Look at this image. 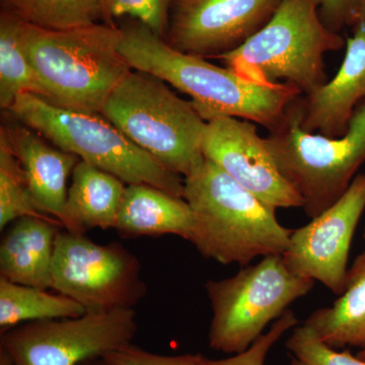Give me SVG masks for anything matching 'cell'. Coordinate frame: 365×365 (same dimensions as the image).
Listing matches in <instances>:
<instances>
[{
    "label": "cell",
    "instance_id": "cell-1",
    "mask_svg": "<svg viewBox=\"0 0 365 365\" xmlns=\"http://www.w3.org/2000/svg\"><path fill=\"white\" fill-rule=\"evenodd\" d=\"M121 30L120 51L131 68L153 74L190 96L206 122L216 117H235L271 131L282 121L289 105L302 95L292 83L259 85L227 67L179 51L140 21Z\"/></svg>",
    "mask_w": 365,
    "mask_h": 365
},
{
    "label": "cell",
    "instance_id": "cell-31",
    "mask_svg": "<svg viewBox=\"0 0 365 365\" xmlns=\"http://www.w3.org/2000/svg\"><path fill=\"white\" fill-rule=\"evenodd\" d=\"M359 18L365 20V0H359Z\"/></svg>",
    "mask_w": 365,
    "mask_h": 365
},
{
    "label": "cell",
    "instance_id": "cell-28",
    "mask_svg": "<svg viewBox=\"0 0 365 365\" xmlns=\"http://www.w3.org/2000/svg\"><path fill=\"white\" fill-rule=\"evenodd\" d=\"M319 14L330 30L339 33L343 26L359 20V0H321Z\"/></svg>",
    "mask_w": 365,
    "mask_h": 365
},
{
    "label": "cell",
    "instance_id": "cell-18",
    "mask_svg": "<svg viewBox=\"0 0 365 365\" xmlns=\"http://www.w3.org/2000/svg\"><path fill=\"white\" fill-rule=\"evenodd\" d=\"M71 175L60 218L62 227L78 235H86L95 228H114L127 185L114 175L81 160Z\"/></svg>",
    "mask_w": 365,
    "mask_h": 365
},
{
    "label": "cell",
    "instance_id": "cell-24",
    "mask_svg": "<svg viewBox=\"0 0 365 365\" xmlns=\"http://www.w3.org/2000/svg\"><path fill=\"white\" fill-rule=\"evenodd\" d=\"M285 346L292 365H365L359 356L327 345L306 324L295 327Z\"/></svg>",
    "mask_w": 365,
    "mask_h": 365
},
{
    "label": "cell",
    "instance_id": "cell-7",
    "mask_svg": "<svg viewBox=\"0 0 365 365\" xmlns=\"http://www.w3.org/2000/svg\"><path fill=\"white\" fill-rule=\"evenodd\" d=\"M290 105L265 143L282 176L302 197L304 213L313 220L339 200L365 163V100L344 135L333 138L302 130Z\"/></svg>",
    "mask_w": 365,
    "mask_h": 365
},
{
    "label": "cell",
    "instance_id": "cell-10",
    "mask_svg": "<svg viewBox=\"0 0 365 365\" xmlns=\"http://www.w3.org/2000/svg\"><path fill=\"white\" fill-rule=\"evenodd\" d=\"M136 333L134 309H115L21 324L0 333V349L14 365H81L131 345Z\"/></svg>",
    "mask_w": 365,
    "mask_h": 365
},
{
    "label": "cell",
    "instance_id": "cell-14",
    "mask_svg": "<svg viewBox=\"0 0 365 365\" xmlns=\"http://www.w3.org/2000/svg\"><path fill=\"white\" fill-rule=\"evenodd\" d=\"M365 100V20L359 18L352 37L346 41V53L339 71L317 90L299 96L292 103L300 128L307 133L340 137Z\"/></svg>",
    "mask_w": 365,
    "mask_h": 365
},
{
    "label": "cell",
    "instance_id": "cell-26",
    "mask_svg": "<svg viewBox=\"0 0 365 365\" xmlns=\"http://www.w3.org/2000/svg\"><path fill=\"white\" fill-rule=\"evenodd\" d=\"M299 325L294 311L287 309L279 319L273 322L268 332L264 333L246 351L237 353L225 359H204L203 365H265L271 348L290 329Z\"/></svg>",
    "mask_w": 365,
    "mask_h": 365
},
{
    "label": "cell",
    "instance_id": "cell-32",
    "mask_svg": "<svg viewBox=\"0 0 365 365\" xmlns=\"http://www.w3.org/2000/svg\"><path fill=\"white\" fill-rule=\"evenodd\" d=\"M357 356H359V359L365 360V348H364V349H361V351L359 352Z\"/></svg>",
    "mask_w": 365,
    "mask_h": 365
},
{
    "label": "cell",
    "instance_id": "cell-2",
    "mask_svg": "<svg viewBox=\"0 0 365 365\" xmlns=\"http://www.w3.org/2000/svg\"><path fill=\"white\" fill-rule=\"evenodd\" d=\"M182 198L194 215L190 242L208 260L245 267L288 248L294 230L278 222L276 209L206 158L184 178Z\"/></svg>",
    "mask_w": 365,
    "mask_h": 365
},
{
    "label": "cell",
    "instance_id": "cell-15",
    "mask_svg": "<svg viewBox=\"0 0 365 365\" xmlns=\"http://www.w3.org/2000/svg\"><path fill=\"white\" fill-rule=\"evenodd\" d=\"M6 136L25 174L29 191L41 212L59 220L66 206L68 178L81 158L52 146L30 127L7 124Z\"/></svg>",
    "mask_w": 365,
    "mask_h": 365
},
{
    "label": "cell",
    "instance_id": "cell-13",
    "mask_svg": "<svg viewBox=\"0 0 365 365\" xmlns=\"http://www.w3.org/2000/svg\"><path fill=\"white\" fill-rule=\"evenodd\" d=\"M203 155L245 189L273 208L302 207V197L281 174L256 126L235 117L206 124Z\"/></svg>",
    "mask_w": 365,
    "mask_h": 365
},
{
    "label": "cell",
    "instance_id": "cell-34",
    "mask_svg": "<svg viewBox=\"0 0 365 365\" xmlns=\"http://www.w3.org/2000/svg\"><path fill=\"white\" fill-rule=\"evenodd\" d=\"M289 365H292V364H289Z\"/></svg>",
    "mask_w": 365,
    "mask_h": 365
},
{
    "label": "cell",
    "instance_id": "cell-22",
    "mask_svg": "<svg viewBox=\"0 0 365 365\" xmlns=\"http://www.w3.org/2000/svg\"><path fill=\"white\" fill-rule=\"evenodd\" d=\"M2 7L30 25L67 30L103 21L102 0H1Z\"/></svg>",
    "mask_w": 365,
    "mask_h": 365
},
{
    "label": "cell",
    "instance_id": "cell-12",
    "mask_svg": "<svg viewBox=\"0 0 365 365\" xmlns=\"http://www.w3.org/2000/svg\"><path fill=\"white\" fill-rule=\"evenodd\" d=\"M281 0H173L165 40L179 51L216 58L244 44Z\"/></svg>",
    "mask_w": 365,
    "mask_h": 365
},
{
    "label": "cell",
    "instance_id": "cell-8",
    "mask_svg": "<svg viewBox=\"0 0 365 365\" xmlns=\"http://www.w3.org/2000/svg\"><path fill=\"white\" fill-rule=\"evenodd\" d=\"M314 287V280L290 272L282 255L263 257L232 277L206 281L212 307L209 347L225 354L246 351L271 322Z\"/></svg>",
    "mask_w": 365,
    "mask_h": 365
},
{
    "label": "cell",
    "instance_id": "cell-3",
    "mask_svg": "<svg viewBox=\"0 0 365 365\" xmlns=\"http://www.w3.org/2000/svg\"><path fill=\"white\" fill-rule=\"evenodd\" d=\"M122 30L96 23L67 30L29 24V58L49 93L50 102L100 114L114 88L132 71L121 51Z\"/></svg>",
    "mask_w": 365,
    "mask_h": 365
},
{
    "label": "cell",
    "instance_id": "cell-17",
    "mask_svg": "<svg viewBox=\"0 0 365 365\" xmlns=\"http://www.w3.org/2000/svg\"><path fill=\"white\" fill-rule=\"evenodd\" d=\"M194 215L182 197L148 184L127 185L114 230L121 237L178 235L190 242Z\"/></svg>",
    "mask_w": 365,
    "mask_h": 365
},
{
    "label": "cell",
    "instance_id": "cell-5",
    "mask_svg": "<svg viewBox=\"0 0 365 365\" xmlns=\"http://www.w3.org/2000/svg\"><path fill=\"white\" fill-rule=\"evenodd\" d=\"M122 133L163 167L187 177L204 160L207 122L163 79L132 69L101 109Z\"/></svg>",
    "mask_w": 365,
    "mask_h": 365
},
{
    "label": "cell",
    "instance_id": "cell-33",
    "mask_svg": "<svg viewBox=\"0 0 365 365\" xmlns=\"http://www.w3.org/2000/svg\"><path fill=\"white\" fill-rule=\"evenodd\" d=\"M364 241H365V230H364Z\"/></svg>",
    "mask_w": 365,
    "mask_h": 365
},
{
    "label": "cell",
    "instance_id": "cell-4",
    "mask_svg": "<svg viewBox=\"0 0 365 365\" xmlns=\"http://www.w3.org/2000/svg\"><path fill=\"white\" fill-rule=\"evenodd\" d=\"M319 6L321 0H281L260 31L216 58L247 81L292 83L302 95L312 93L328 81L327 53L345 46L342 36L322 20Z\"/></svg>",
    "mask_w": 365,
    "mask_h": 365
},
{
    "label": "cell",
    "instance_id": "cell-25",
    "mask_svg": "<svg viewBox=\"0 0 365 365\" xmlns=\"http://www.w3.org/2000/svg\"><path fill=\"white\" fill-rule=\"evenodd\" d=\"M173 0H102L103 23L130 16L165 39Z\"/></svg>",
    "mask_w": 365,
    "mask_h": 365
},
{
    "label": "cell",
    "instance_id": "cell-16",
    "mask_svg": "<svg viewBox=\"0 0 365 365\" xmlns=\"http://www.w3.org/2000/svg\"><path fill=\"white\" fill-rule=\"evenodd\" d=\"M60 228L63 227L55 218L25 216L14 222L0 244V278L52 288L53 256Z\"/></svg>",
    "mask_w": 365,
    "mask_h": 365
},
{
    "label": "cell",
    "instance_id": "cell-9",
    "mask_svg": "<svg viewBox=\"0 0 365 365\" xmlns=\"http://www.w3.org/2000/svg\"><path fill=\"white\" fill-rule=\"evenodd\" d=\"M140 262L120 242L101 245L60 232L55 242L52 289L88 313L134 309L146 294Z\"/></svg>",
    "mask_w": 365,
    "mask_h": 365
},
{
    "label": "cell",
    "instance_id": "cell-19",
    "mask_svg": "<svg viewBox=\"0 0 365 365\" xmlns=\"http://www.w3.org/2000/svg\"><path fill=\"white\" fill-rule=\"evenodd\" d=\"M304 324L335 349L365 348V252L348 269L343 294L332 306L314 311Z\"/></svg>",
    "mask_w": 365,
    "mask_h": 365
},
{
    "label": "cell",
    "instance_id": "cell-6",
    "mask_svg": "<svg viewBox=\"0 0 365 365\" xmlns=\"http://www.w3.org/2000/svg\"><path fill=\"white\" fill-rule=\"evenodd\" d=\"M9 112L53 145L126 185L148 184L184 195V178L163 167L101 114L68 109L32 93L19 96Z\"/></svg>",
    "mask_w": 365,
    "mask_h": 365
},
{
    "label": "cell",
    "instance_id": "cell-11",
    "mask_svg": "<svg viewBox=\"0 0 365 365\" xmlns=\"http://www.w3.org/2000/svg\"><path fill=\"white\" fill-rule=\"evenodd\" d=\"M364 209L365 174H360L337 202L294 230L282 255L290 272L319 281L334 294H342L350 246Z\"/></svg>",
    "mask_w": 365,
    "mask_h": 365
},
{
    "label": "cell",
    "instance_id": "cell-27",
    "mask_svg": "<svg viewBox=\"0 0 365 365\" xmlns=\"http://www.w3.org/2000/svg\"><path fill=\"white\" fill-rule=\"evenodd\" d=\"M109 365H203L202 354H155L131 344L102 357Z\"/></svg>",
    "mask_w": 365,
    "mask_h": 365
},
{
    "label": "cell",
    "instance_id": "cell-29",
    "mask_svg": "<svg viewBox=\"0 0 365 365\" xmlns=\"http://www.w3.org/2000/svg\"><path fill=\"white\" fill-rule=\"evenodd\" d=\"M0 365H14L11 357L2 349H0Z\"/></svg>",
    "mask_w": 365,
    "mask_h": 365
},
{
    "label": "cell",
    "instance_id": "cell-21",
    "mask_svg": "<svg viewBox=\"0 0 365 365\" xmlns=\"http://www.w3.org/2000/svg\"><path fill=\"white\" fill-rule=\"evenodd\" d=\"M86 313L66 295L0 278V333L30 322L79 318Z\"/></svg>",
    "mask_w": 365,
    "mask_h": 365
},
{
    "label": "cell",
    "instance_id": "cell-23",
    "mask_svg": "<svg viewBox=\"0 0 365 365\" xmlns=\"http://www.w3.org/2000/svg\"><path fill=\"white\" fill-rule=\"evenodd\" d=\"M25 216L53 218L41 212L34 202L21 163L0 133V230Z\"/></svg>",
    "mask_w": 365,
    "mask_h": 365
},
{
    "label": "cell",
    "instance_id": "cell-30",
    "mask_svg": "<svg viewBox=\"0 0 365 365\" xmlns=\"http://www.w3.org/2000/svg\"><path fill=\"white\" fill-rule=\"evenodd\" d=\"M81 365H109V364H108L107 362H106L104 359H98L90 360V361H86V362H85V364H83Z\"/></svg>",
    "mask_w": 365,
    "mask_h": 365
},
{
    "label": "cell",
    "instance_id": "cell-20",
    "mask_svg": "<svg viewBox=\"0 0 365 365\" xmlns=\"http://www.w3.org/2000/svg\"><path fill=\"white\" fill-rule=\"evenodd\" d=\"M28 23L2 9L0 14V107L9 111L16 98L32 93L49 101V93L29 58L26 48Z\"/></svg>",
    "mask_w": 365,
    "mask_h": 365
}]
</instances>
